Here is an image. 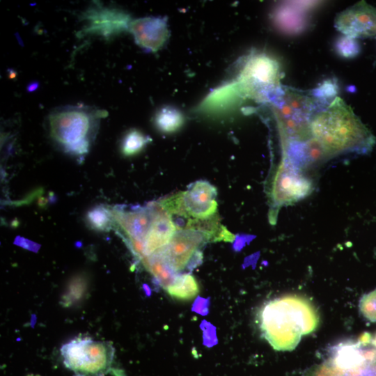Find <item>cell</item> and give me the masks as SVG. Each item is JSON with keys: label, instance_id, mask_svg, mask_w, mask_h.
<instances>
[{"label": "cell", "instance_id": "1", "mask_svg": "<svg viewBox=\"0 0 376 376\" xmlns=\"http://www.w3.org/2000/svg\"><path fill=\"white\" fill-rule=\"evenodd\" d=\"M261 332L278 351H290L302 336L315 331L319 324L318 313L304 297L285 295L263 305L258 313Z\"/></svg>", "mask_w": 376, "mask_h": 376}, {"label": "cell", "instance_id": "12", "mask_svg": "<svg viewBox=\"0 0 376 376\" xmlns=\"http://www.w3.org/2000/svg\"><path fill=\"white\" fill-rule=\"evenodd\" d=\"M152 219L142 243L138 258H144L162 251L170 242L177 230L171 214L159 202H152Z\"/></svg>", "mask_w": 376, "mask_h": 376}, {"label": "cell", "instance_id": "24", "mask_svg": "<svg viewBox=\"0 0 376 376\" xmlns=\"http://www.w3.org/2000/svg\"><path fill=\"white\" fill-rule=\"evenodd\" d=\"M368 376H376V359L368 366Z\"/></svg>", "mask_w": 376, "mask_h": 376}, {"label": "cell", "instance_id": "10", "mask_svg": "<svg viewBox=\"0 0 376 376\" xmlns=\"http://www.w3.org/2000/svg\"><path fill=\"white\" fill-rule=\"evenodd\" d=\"M82 35H97L106 39L129 29L130 17L125 11L99 6L89 8L83 15Z\"/></svg>", "mask_w": 376, "mask_h": 376}, {"label": "cell", "instance_id": "15", "mask_svg": "<svg viewBox=\"0 0 376 376\" xmlns=\"http://www.w3.org/2000/svg\"><path fill=\"white\" fill-rule=\"evenodd\" d=\"M141 263L165 290L174 283L178 275L173 271L161 252L144 258Z\"/></svg>", "mask_w": 376, "mask_h": 376}, {"label": "cell", "instance_id": "14", "mask_svg": "<svg viewBox=\"0 0 376 376\" xmlns=\"http://www.w3.org/2000/svg\"><path fill=\"white\" fill-rule=\"evenodd\" d=\"M284 159L301 169L327 155L315 139L288 141Z\"/></svg>", "mask_w": 376, "mask_h": 376}, {"label": "cell", "instance_id": "20", "mask_svg": "<svg viewBox=\"0 0 376 376\" xmlns=\"http://www.w3.org/2000/svg\"><path fill=\"white\" fill-rule=\"evenodd\" d=\"M150 141V138L142 132L132 129L126 132L121 140V153L126 157L134 155L141 152Z\"/></svg>", "mask_w": 376, "mask_h": 376}, {"label": "cell", "instance_id": "7", "mask_svg": "<svg viewBox=\"0 0 376 376\" xmlns=\"http://www.w3.org/2000/svg\"><path fill=\"white\" fill-rule=\"evenodd\" d=\"M210 242L203 232L193 228L177 229L169 244L160 251L177 274L191 270L203 260L201 249Z\"/></svg>", "mask_w": 376, "mask_h": 376}, {"label": "cell", "instance_id": "8", "mask_svg": "<svg viewBox=\"0 0 376 376\" xmlns=\"http://www.w3.org/2000/svg\"><path fill=\"white\" fill-rule=\"evenodd\" d=\"M280 77L277 61L260 54L246 61L240 72L239 84L248 95L260 97L265 91L279 88Z\"/></svg>", "mask_w": 376, "mask_h": 376}, {"label": "cell", "instance_id": "6", "mask_svg": "<svg viewBox=\"0 0 376 376\" xmlns=\"http://www.w3.org/2000/svg\"><path fill=\"white\" fill-rule=\"evenodd\" d=\"M313 97L288 89L276 109L280 131L288 141H304L312 136L311 123L315 110Z\"/></svg>", "mask_w": 376, "mask_h": 376}, {"label": "cell", "instance_id": "9", "mask_svg": "<svg viewBox=\"0 0 376 376\" xmlns=\"http://www.w3.org/2000/svg\"><path fill=\"white\" fill-rule=\"evenodd\" d=\"M335 28L344 36L354 39L376 38V8L359 1L338 13Z\"/></svg>", "mask_w": 376, "mask_h": 376}, {"label": "cell", "instance_id": "2", "mask_svg": "<svg viewBox=\"0 0 376 376\" xmlns=\"http://www.w3.org/2000/svg\"><path fill=\"white\" fill-rule=\"evenodd\" d=\"M311 132L327 155L367 153L375 142L372 133L339 97L314 116Z\"/></svg>", "mask_w": 376, "mask_h": 376}, {"label": "cell", "instance_id": "25", "mask_svg": "<svg viewBox=\"0 0 376 376\" xmlns=\"http://www.w3.org/2000/svg\"><path fill=\"white\" fill-rule=\"evenodd\" d=\"M370 345H373L375 347H376V334L373 336L372 340L370 343Z\"/></svg>", "mask_w": 376, "mask_h": 376}, {"label": "cell", "instance_id": "13", "mask_svg": "<svg viewBox=\"0 0 376 376\" xmlns=\"http://www.w3.org/2000/svg\"><path fill=\"white\" fill-rule=\"evenodd\" d=\"M130 31L135 42L149 51L159 50L169 37L167 22L160 17H146L131 22Z\"/></svg>", "mask_w": 376, "mask_h": 376}, {"label": "cell", "instance_id": "5", "mask_svg": "<svg viewBox=\"0 0 376 376\" xmlns=\"http://www.w3.org/2000/svg\"><path fill=\"white\" fill-rule=\"evenodd\" d=\"M217 191L214 186L205 180L191 183L185 191L159 201L171 215L183 217L187 221L206 220L216 215Z\"/></svg>", "mask_w": 376, "mask_h": 376}, {"label": "cell", "instance_id": "19", "mask_svg": "<svg viewBox=\"0 0 376 376\" xmlns=\"http://www.w3.org/2000/svg\"><path fill=\"white\" fill-rule=\"evenodd\" d=\"M85 221L88 227L98 232H108L114 228L111 208L103 205L88 210L85 215Z\"/></svg>", "mask_w": 376, "mask_h": 376}, {"label": "cell", "instance_id": "17", "mask_svg": "<svg viewBox=\"0 0 376 376\" xmlns=\"http://www.w3.org/2000/svg\"><path fill=\"white\" fill-rule=\"evenodd\" d=\"M166 291L178 300H191L198 295L199 287L194 276L185 273L178 274L174 283Z\"/></svg>", "mask_w": 376, "mask_h": 376}, {"label": "cell", "instance_id": "21", "mask_svg": "<svg viewBox=\"0 0 376 376\" xmlns=\"http://www.w3.org/2000/svg\"><path fill=\"white\" fill-rule=\"evenodd\" d=\"M334 47L337 54L345 58H353L361 52L357 40L344 35L337 38Z\"/></svg>", "mask_w": 376, "mask_h": 376}, {"label": "cell", "instance_id": "16", "mask_svg": "<svg viewBox=\"0 0 376 376\" xmlns=\"http://www.w3.org/2000/svg\"><path fill=\"white\" fill-rule=\"evenodd\" d=\"M277 24L288 32H299L304 28L306 17L302 10L294 6H282L275 13Z\"/></svg>", "mask_w": 376, "mask_h": 376}, {"label": "cell", "instance_id": "3", "mask_svg": "<svg viewBox=\"0 0 376 376\" xmlns=\"http://www.w3.org/2000/svg\"><path fill=\"white\" fill-rule=\"evenodd\" d=\"M107 111L78 104L59 107L47 118V129L54 144L75 157L87 154L96 136L100 119Z\"/></svg>", "mask_w": 376, "mask_h": 376}, {"label": "cell", "instance_id": "22", "mask_svg": "<svg viewBox=\"0 0 376 376\" xmlns=\"http://www.w3.org/2000/svg\"><path fill=\"white\" fill-rule=\"evenodd\" d=\"M359 311L367 320L376 322V289L361 297Z\"/></svg>", "mask_w": 376, "mask_h": 376}, {"label": "cell", "instance_id": "18", "mask_svg": "<svg viewBox=\"0 0 376 376\" xmlns=\"http://www.w3.org/2000/svg\"><path fill=\"white\" fill-rule=\"evenodd\" d=\"M184 123L181 111L171 106H164L155 113L154 123L162 132L172 133L179 130Z\"/></svg>", "mask_w": 376, "mask_h": 376}, {"label": "cell", "instance_id": "23", "mask_svg": "<svg viewBox=\"0 0 376 376\" xmlns=\"http://www.w3.org/2000/svg\"><path fill=\"white\" fill-rule=\"evenodd\" d=\"M338 91V86L334 79H327L322 83L320 86L315 88L313 92L314 98H333Z\"/></svg>", "mask_w": 376, "mask_h": 376}, {"label": "cell", "instance_id": "4", "mask_svg": "<svg viewBox=\"0 0 376 376\" xmlns=\"http://www.w3.org/2000/svg\"><path fill=\"white\" fill-rule=\"evenodd\" d=\"M60 352L64 366L75 376H104L112 366L115 349L109 341L79 337L63 344Z\"/></svg>", "mask_w": 376, "mask_h": 376}, {"label": "cell", "instance_id": "11", "mask_svg": "<svg viewBox=\"0 0 376 376\" xmlns=\"http://www.w3.org/2000/svg\"><path fill=\"white\" fill-rule=\"evenodd\" d=\"M311 180L301 169L283 159L273 184L272 197L277 205L295 202L307 196L312 191Z\"/></svg>", "mask_w": 376, "mask_h": 376}]
</instances>
